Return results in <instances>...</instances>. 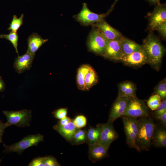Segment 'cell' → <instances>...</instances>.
I'll use <instances>...</instances> for the list:
<instances>
[{
	"mask_svg": "<svg viewBox=\"0 0 166 166\" xmlns=\"http://www.w3.org/2000/svg\"><path fill=\"white\" fill-rule=\"evenodd\" d=\"M142 45L147 57L148 64L156 70L159 71L165 51L160 40L151 33L144 40Z\"/></svg>",
	"mask_w": 166,
	"mask_h": 166,
	"instance_id": "obj_1",
	"label": "cell"
},
{
	"mask_svg": "<svg viewBox=\"0 0 166 166\" xmlns=\"http://www.w3.org/2000/svg\"><path fill=\"white\" fill-rule=\"evenodd\" d=\"M138 132L136 142L141 151H148L151 146L152 136L156 126L149 116L137 120Z\"/></svg>",
	"mask_w": 166,
	"mask_h": 166,
	"instance_id": "obj_2",
	"label": "cell"
},
{
	"mask_svg": "<svg viewBox=\"0 0 166 166\" xmlns=\"http://www.w3.org/2000/svg\"><path fill=\"white\" fill-rule=\"evenodd\" d=\"M117 1L116 0L110 9L106 13L98 14L90 10L86 3H83L80 12L74 16L75 19L81 24L85 26L91 25L97 23L107 17L113 10Z\"/></svg>",
	"mask_w": 166,
	"mask_h": 166,
	"instance_id": "obj_3",
	"label": "cell"
},
{
	"mask_svg": "<svg viewBox=\"0 0 166 166\" xmlns=\"http://www.w3.org/2000/svg\"><path fill=\"white\" fill-rule=\"evenodd\" d=\"M92 27L87 40L88 49L95 54L103 56L108 40L97 28Z\"/></svg>",
	"mask_w": 166,
	"mask_h": 166,
	"instance_id": "obj_4",
	"label": "cell"
},
{
	"mask_svg": "<svg viewBox=\"0 0 166 166\" xmlns=\"http://www.w3.org/2000/svg\"><path fill=\"white\" fill-rule=\"evenodd\" d=\"M7 119L5 123L7 127L14 125L19 127H24L30 125L31 118V111L27 109L18 111H4L3 112Z\"/></svg>",
	"mask_w": 166,
	"mask_h": 166,
	"instance_id": "obj_5",
	"label": "cell"
},
{
	"mask_svg": "<svg viewBox=\"0 0 166 166\" xmlns=\"http://www.w3.org/2000/svg\"><path fill=\"white\" fill-rule=\"evenodd\" d=\"M43 136L40 134L29 135L10 145L3 144L4 152L7 153L16 152L20 154L27 148L37 145L39 143L43 141Z\"/></svg>",
	"mask_w": 166,
	"mask_h": 166,
	"instance_id": "obj_6",
	"label": "cell"
},
{
	"mask_svg": "<svg viewBox=\"0 0 166 166\" xmlns=\"http://www.w3.org/2000/svg\"><path fill=\"white\" fill-rule=\"evenodd\" d=\"M149 110L143 100L136 97L129 98L123 116L137 118L149 116Z\"/></svg>",
	"mask_w": 166,
	"mask_h": 166,
	"instance_id": "obj_7",
	"label": "cell"
},
{
	"mask_svg": "<svg viewBox=\"0 0 166 166\" xmlns=\"http://www.w3.org/2000/svg\"><path fill=\"white\" fill-rule=\"evenodd\" d=\"M166 22V5L160 2L156 4L153 11L148 16V28L149 30H155L156 27Z\"/></svg>",
	"mask_w": 166,
	"mask_h": 166,
	"instance_id": "obj_8",
	"label": "cell"
},
{
	"mask_svg": "<svg viewBox=\"0 0 166 166\" xmlns=\"http://www.w3.org/2000/svg\"><path fill=\"white\" fill-rule=\"evenodd\" d=\"M119 61L132 67H140L148 64L147 57L143 49L122 57Z\"/></svg>",
	"mask_w": 166,
	"mask_h": 166,
	"instance_id": "obj_9",
	"label": "cell"
},
{
	"mask_svg": "<svg viewBox=\"0 0 166 166\" xmlns=\"http://www.w3.org/2000/svg\"><path fill=\"white\" fill-rule=\"evenodd\" d=\"M122 38L108 40L103 56L110 60L119 61L122 57L121 46Z\"/></svg>",
	"mask_w": 166,
	"mask_h": 166,
	"instance_id": "obj_10",
	"label": "cell"
},
{
	"mask_svg": "<svg viewBox=\"0 0 166 166\" xmlns=\"http://www.w3.org/2000/svg\"><path fill=\"white\" fill-rule=\"evenodd\" d=\"M129 98L117 97L110 110L108 122L112 124L117 119L123 116L125 112Z\"/></svg>",
	"mask_w": 166,
	"mask_h": 166,
	"instance_id": "obj_11",
	"label": "cell"
},
{
	"mask_svg": "<svg viewBox=\"0 0 166 166\" xmlns=\"http://www.w3.org/2000/svg\"><path fill=\"white\" fill-rule=\"evenodd\" d=\"M101 131L98 142L109 147L111 144L118 137V135L112 124L108 122L101 124Z\"/></svg>",
	"mask_w": 166,
	"mask_h": 166,
	"instance_id": "obj_12",
	"label": "cell"
},
{
	"mask_svg": "<svg viewBox=\"0 0 166 166\" xmlns=\"http://www.w3.org/2000/svg\"><path fill=\"white\" fill-rule=\"evenodd\" d=\"M89 145V157L93 162L103 159L108 155L109 147L98 142Z\"/></svg>",
	"mask_w": 166,
	"mask_h": 166,
	"instance_id": "obj_13",
	"label": "cell"
},
{
	"mask_svg": "<svg viewBox=\"0 0 166 166\" xmlns=\"http://www.w3.org/2000/svg\"><path fill=\"white\" fill-rule=\"evenodd\" d=\"M92 26L97 28L108 40L119 39L123 37L119 31L109 25L105 19Z\"/></svg>",
	"mask_w": 166,
	"mask_h": 166,
	"instance_id": "obj_14",
	"label": "cell"
},
{
	"mask_svg": "<svg viewBox=\"0 0 166 166\" xmlns=\"http://www.w3.org/2000/svg\"><path fill=\"white\" fill-rule=\"evenodd\" d=\"M35 55L27 51L21 56L19 55L15 58L14 63V66L16 71L18 73H22L26 70H29L32 66Z\"/></svg>",
	"mask_w": 166,
	"mask_h": 166,
	"instance_id": "obj_15",
	"label": "cell"
},
{
	"mask_svg": "<svg viewBox=\"0 0 166 166\" xmlns=\"http://www.w3.org/2000/svg\"><path fill=\"white\" fill-rule=\"evenodd\" d=\"M48 41V39L42 38L36 33H33L28 38V49L27 52L35 55L37 51Z\"/></svg>",
	"mask_w": 166,
	"mask_h": 166,
	"instance_id": "obj_16",
	"label": "cell"
},
{
	"mask_svg": "<svg viewBox=\"0 0 166 166\" xmlns=\"http://www.w3.org/2000/svg\"><path fill=\"white\" fill-rule=\"evenodd\" d=\"M118 93L117 97H136V85L132 82L125 81L118 85Z\"/></svg>",
	"mask_w": 166,
	"mask_h": 166,
	"instance_id": "obj_17",
	"label": "cell"
},
{
	"mask_svg": "<svg viewBox=\"0 0 166 166\" xmlns=\"http://www.w3.org/2000/svg\"><path fill=\"white\" fill-rule=\"evenodd\" d=\"M53 128L69 142L77 129L72 121L64 125H61L57 123L53 127Z\"/></svg>",
	"mask_w": 166,
	"mask_h": 166,
	"instance_id": "obj_18",
	"label": "cell"
},
{
	"mask_svg": "<svg viewBox=\"0 0 166 166\" xmlns=\"http://www.w3.org/2000/svg\"><path fill=\"white\" fill-rule=\"evenodd\" d=\"M121 46L122 57L143 49L142 45L124 36L121 39Z\"/></svg>",
	"mask_w": 166,
	"mask_h": 166,
	"instance_id": "obj_19",
	"label": "cell"
},
{
	"mask_svg": "<svg viewBox=\"0 0 166 166\" xmlns=\"http://www.w3.org/2000/svg\"><path fill=\"white\" fill-rule=\"evenodd\" d=\"M152 140L154 145L158 147L166 146V131L163 128H156V127L152 136Z\"/></svg>",
	"mask_w": 166,
	"mask_h": 166,
	"instance_id": "obj_20",
	"label": "cell"
},
{
	"mask_svg": "<svg viewBox=\"0 0 166 166\" xmlns=\"http://www.w3.org/2000/svg\"><path fill=\"white\" fill-rule=\"evenodd\" d=\"M86 131V143L89 145L97 142L100 136L101 124L97 125L96 128L90 127Z\"/></svg>",
	"mask_w": 166,
	"mask_h": 166,
	"instance_id": "obj_21",
	"label": "cell"
},
{
	"mask_svg": "<svg viewBox=\"0 0 166 166\" xmlns=\"http://www.w3.org/2000/svg\"><path fill=\"white\" fill-rule=\"evenodd\" d=\"M91 67L88 64L81 65L78 69L77 76V82L79 89L85 90L84 79L85 75Z\"/></svg>",
	"mask_w": 166,
	"mask_h": 166,
	"instance_id": "obj_22",
	"label": "cell"
},
{
	"mask_svg": "<svg viewBox=\"0 0 166 166\" xmlns=\"http://www.w3.org/2000/svg\"><path fill=\"white\" fill-rule=\"evenodd\" d=\"M98 81V77L95 71L91 68L86 74L84 79L85 90L89 89L96 85Z\"/></svg>",
	"mask_w": 166,
	"mask_h": 166,
	"instance_id": "obj_23",
	"label": "cell"
},
{
	"mask_svg": "<svg viewBox=\"0 0 166 166\" xmlns=\"http://www.w3.org/2000/svg\"><path fill=\"white\" fill-rule=\"evenodd\" d=\"M86 131L85 129H77L69 142L73 145H78L86 143Z\"/></svg>",
	"mask_w": 166,
	"mask_h": 166,
	"instance_id": "obj_24",
	"label": "cell"
},
{
	"mask_svg": "<svg viewBox=\"0 0 166 166\" xmlns=\"http://www.w3.org/2000/svg\"><path fill=\"white\" fill-rule=\"evenodd\" d=\"M124 126V131L126 137V143L130 148H134L138 151L140 152V150L137 145L136 140V135L134 132L127 127Z\"/></svg>",
	"mask_w": 166,
	"mask_h": 166,
	"instance_id": "obj_25",
	"label": "cell"
},
{
	"mask_svg": "<svg viewBox=\"0 0 166 166\" xmlns=\"http://www.w3.org/2000/svg\"><path fill=\"white\" fill-rule=\"evenodd\" d=\"M0 38H4L9 40L14 47L16 53L19 55L18 49V35L17 32L10 31L8 34H2Z\"/></svg>",
	"mask_w": 166,
	"mask_h": 166,
	"instance_id": "obj_26",
	"label": "cell"
},
{
	"mask_svg": "<svg viewBox=\"0 0 166 166\" xmlns=\"http://www.w3.org/2000/svg\"><path fill=\"white\" fill-rule=\"evenodd\" d=\"M24 17L23 14H22L19 18H18L16 15H14L8 30L17 32L23 24Z\"/></svg>",
	"mask_w": 166,
	"mask_h": 166,
	"instance_id": "obj_27",
	"label": "cell"
},
{
	"mask_svg": "<svg viewBox=\"0 0 166 166\" xmlns=\"http://www.w3.org/2000/svg\"><path fill=\"white\" fill-rule=\"evenodd\" d=\"M155 94L159 95L161 99L163 100L166 98V78L161 81L154 89Z\"/></svg>",
	"mask_w": 166,
	"mask_h": 166,
	"instance_id": "obj_28",
	"label": "cell"
},
{
	"mask_svg": "<svg viewBox=\"0 0 166 166\" xmlns=\"http://www.w3.org/2000/svg\"><path fill=\"white\" fill-rule=\"evenodd\" d=\"M161 98L157 94H155L152 96L147 101L148 106L152 110L156 109L161 103Z\"/></svg>",
	"mask_w": 166,
	"mask_h": 166,
	"instance_id": "obj_29",
	"label": "cell"
},
{
	"mask_svg": "<svg viewBox=\"0 0 166 166\" xmlns=\"http://www.w3.org/2000/svg\"><path fill=\"white\" fill-rule=\"evenodd\" d=\"M72 121L75 127L77 129L85 127L87 124V119L83 115L76 116Z\"/></svg>",
	"mask_w": 166,
	"mask_h": 166,
	"instance_id": "obj_30",
	"label": "cell"
},
{
	"mask_svg": "<svg viewBox=\"0 0 166 166\" xmlns=\"http://www.w3.org/2000/svg\"><path fill=\"white\" fill-rule=\"evenodd\" d=\"M44 166H59L60 164L54 157L49 156L43 157Z\"/></svg>",
	"mask_w": 166,
	"mask_h": 166,
	"instance_id": "obj_31",
	"label": "cell"
},
{
	"mask_svg": "<svg viewBox=\"0 0 166 166\" xmlns=\"http://www.w3.org/2000/svg\"><path fill=\"white\" fill-rule=\"evenodd\" d=\"M154 111V115L155 117L159 116L166 112V99L162 100L159 106Z\"/></svg>",
	"mask_w": 166,
	"mask_h": 166,
	"instance_id": "obj_32",
	"label": "cell"
},
{
	"mask_svg": "<svg viewBox=\"0 0 166 166\" xmlns=\"http://www.w3.org/2000/svg\"><path fill=\"white\" fill-rule=\"evenodd\" d=\"M67 113V109L61 108L59 109L54 111L53 114L55 118L61 119L66 116Z\"/></svg>",
	"mask_w": 166,
	"mask_h": 166,
	"instance_id": "obj_33",
	"label": "cell"
},
{
	"mask_svg": "<svg viewBox=\"0 0 166 166\" xmlns=\"http://www.w3.org/2000/svg\"><path fill=\"white\" fill-rule=\"evenodd\" d=\"M155 30L157 31L161 37L164 39L166 38V22L161 24L156 28Z\"/></svg>",
	"mask_w": 166,
	"mask_h": 166,
	"instance_id": "obj_34",
	"label": "cell"
},
{
	"mask_svg": "<svg viewBox=\"0 0 166 166\" xmlns=\"http://www.w3.org/2000/svg\"><path fill=\"white\" fill-rule=\"evenodd\" d=\"M30 166H44L43 157H39L33 160L29 164Z\"/></svg>",
	"mask_w": 166,
	"mask_h": 166,
	"instance_id": "obj_35",
	"label": "cell"
},
{
	"mask_svg": "<svg viewBox=\"0 0 166 166\" xmlns=\"http://www.w3.org/2000/svg\"><path fill=\"white\" fill-rule=\"evenodd\" d=\"M72 121V120L71 118L66 116L60 119L58 124L61 125H64L67 124Z\"/></svg>",
	"mask_w": 166,
	"mask_h": 166,
	"instance_id": "obj_36",
	"label": "cell"
},
{
	"mask_svg": "<svg viewBox=\"0 0 166 166\" xmlns=\"http://www.w3.org/2000/svg\"><path fill=\"white\" fill-rule=\"evenodd\" d=\"M160 120L161 124L164 126L166 125V112L161 115L155 117Z\"/></svg>",
	"mask_w": 166,
	"mask_h": 166,
	"instance_id": "obj_37",
	"label": "cell"
},
{
	"mask_svg": "<svg viewBox=\"0 0 166 166\" xmlns=\"http://www.w3.org/2000/svg\"><path fill=\"white\" fill-rule=\"evenodd\" d=\"M7 127L5 123L0 121V143L2 142V137L5 129Z\"/></svg>",
	"mask_w": 166,
	"mask_h": 166,
	"instance_id": "obj_38",
	"label": "cell"
},
{
	"mask_svg": "<svg viewBox=\"0 0 166 166\" xmlns=\"http://www.w3.org/2000/svg\"><path fill=\"white\" fill-rule=\"evenodd\" d=\"M5 89V85L2 77L0 76V92L3 91Z\"/></svg>",
	"mask_w": 166,
	"mask_h": 166,
	"instance_id": "obj_39",
	"label": "cell"
},
{
	"mask_svg": "<svg viewBox=\"0 0 166 166\" xmlns=\"http://www.w3.org/2000/svg\"><path fill=\"white\" fill-rule=\"evenodd\" d=\"M150 3L152 4H157L160 2V0H147Z\"/></svg>",
	"mask_w": 166,
	"mask_h": 166,
	"instance_id": "obj_40",
	"label": "cell"
},
{
	"mask_svg": "<svg viewBox=\"0 0 166 166\" xmlns=\"http://www.w3.org/2000/svg\"><path fill=\"white\" fill-rule=\"evenodd\" d=\"M1 161H2V160H0V163H1Z\"/></svg>",
	"mask_w": 166,
	"mask_h": 166,
	"instance_id": "obj_41",
	"label": "cell"
}]
</instances>
